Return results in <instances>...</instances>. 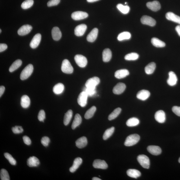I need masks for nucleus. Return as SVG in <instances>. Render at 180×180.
<instances>
[{"label": "nucleus", "mask_w": 180, "mask_h": 180, "mask_svg": "<svg viewBox=\"0 0 180 180\" xmlns=\"http://www.w3.org/2000/svg\"><path fill=\"white\" fill-rule=\"evenodd\" d=\"M41 36L40 34H37L35 35L31 41L30 46L32 49H34L38 47L41 42Z\"/></svg>", "instance_id": "obj_10"}, {"label": "nucleus", "mask_w": 180, "mask_h": 180, "mask_svg": "<svg viewBox=\"0 0 180 180\" xmlns=\"http://www.w3.org/2000/svg\"><path fill=\"white\" fill-rule=\"evenodd\" d=\"M156 68V64L154 62L151 63L145 68V71L148 74H151L154 72Z\"/></svg>", "instance_id": "obj_33"}, {"label": "nucleus", "mask_w": 180, "mask_h": 180, "mask_svg": "<svg viewBox=\"0 0 180 180\" xmlns=\"http://www.w3.org/2000/svg\"><path fill=\"white\" fill-rule=\"evenodd\" d=\"M33 66L32 64L28 65L26 66L22 71L20 78L21 80H25L27 79L31 75L33 71Z\"/></svg>", "instance_id": "obj_2"}, {"label": "nucleus", "mask_w": 180, "mask_h": 180, "mask_svg": "<svg viewBox=\"0 0 180 180\" xmlns=\"http://www.w3.org/2000/svg\"><path fill=\"white\" fill-rule=\"evenodd\" d=\"M64 89V85L60 83L55 85L53 89V91L55 94H60L63 93Z\"/></svg>", "instance_id": "obj_30"}, {"label": "nucleus", "mask_w": 180, "mask_h": 180, "mask_svg": "<svg viewBox=\"0 0 180 180\" xmlns=\"http://www.w3.org/2000/svg\"><path fill=\"white\" fill-rule=\"evenodd\" d=\"M83 90V91H85L87 93L88 96H91V97L95 95L96 93V88H90L85 87L84 88Z\"/></svg>", "instance_id": "obj_45"}, {"label": "nucleus", "mask_w": 180, "mask_h": 180, "mask_svg": "<svg viewBox=\"0 0 180 180\" xmlns=\"http://www.w3.org/2000/svg\"><path fill=\"white\" fill-rule=\"evenodd\" d=\"M140 139L139 136L137 134L129 135L127 137L125 140V146H130L134 145L139 141Z\"/></svg>", "instance_id": "obj_1"}, {"label": "nucleus", "mask_w": 180, "mask_h": 180, "mask_svg": "<svg viewBox=\"0 0 180 180\" xmlns=\"http://www.w3.org/2000/svg\"><path fill=\"white\" fill-rule=\"evenodd\" d=\"M82 162V160L80 157H77L74 159L73 165L69 169L70 172L73 173L76 172Z\"/></svg>", "instance_id": "obj_23"}, {"label": "nucleus", "mask_w": 180, "mask_h": 180, "mask_svg": "<svg viewBox=\"0 0 180 180\" xmlns=\"http://www.w3.org/2000/svg\"><path fill=\"white\" fill-rule=\"evenodd\" d=\"M0 177L2 180H10V177L8 171L4 169H2L0 172Z\"/></svg>", "instance_id": "obj_44"}, {"label": "nucleus", "mask_w": 180, "mask_h": 180, "mask_svg": "<svg viewBox=\"0 0 180 180\" xmlns=\"http://www.w3.org/2000/svg\"><path fill=\"white\" fill-rule=\"evenodd\" d=\"M45 118V111L43 110H41L39 111L38 116V118L39 121L41 122H44V120Z\"/></svg>", "instance_id": "obj_48"}, {"label": "nucleus", "mask_w": 180, "mask_h": 180, "mask_svg": "<svg viewBox=\"0 0 180 180\" xmlns=\"http://www.w3.org/2000/svg\"><path fill=\"white\" fill-rule=\"evenodd\" d=\"M112 57L111 50L109 49L104 50L102 53L103 60L104 62H108L111 60Z\"/></svg>", "instance_id": "obj_26"}, {"label": "nucleus", "mask_w": 180, "mask_h": 180, "mask_svg": "<svg viewBox=\"0 0 180 180\" xmlns=\"http://www.w3.org/2000/svg\"><path fill=\"white\" fill-rule=\"evenodd\" d=\"M73 115V112L71 110H69L65 114L63 122L65 126H67L69 123Z\"/></svg>", "instance_id": "obj_36"}, {"label": "nucleus", "mask_w": 180, "mask_h": 180, "mask_svg": "<svg viewBox=\"0 0 180 180\" xmlns=\"http://www.w3.org/2000/svg\"><path fill=\"white\" fill-rule=\"evenodd\" d=\"M175 30H176L178 34L180 36V25L176 26L175 27Z\"/></svg>", "instance_id": "obj_55"}, {"label": "nucleus", "mask_w": 180, "mask_h": 180, "mask_svg": "<svg viewBox=\"0 0 180 180\" xmlns=\"http://www.w3.org/2000/svg\"><path fill=\"white\" fill-rule=\"evenodd\" d=\"M166 17L168 20L179 23L180 25V17L175 14L174 13L170 12L167 13Z\"/></svg>", "instance_id": "obj_19"}, {"label": "nucleus", "mask_w": 180, "mask_h": 180, "mask_svg": "<svg viewBox=\"0 0 180 180\" xmlns=\"http://www.w3.org/2000/svg\"><path fill=\"white\" fill-rule=\"evenodd\" d=\"M8 46L4 43H1L0 44V52H3L7 49Z\"/></svg>", "instance_id": "obj_53"}, {"label": "nucleus", "mask_w": 180, "mask_h": 180, "mask_svg": "<svg viewBox=\"0 0 180 180\" xmlns=\"http://www.w3.org/2000/svg\"><path fill=\"white\" fill-rule=\"evenodd\" d=\"M93 166L96 168L106 169L108 168V165L106 162L100 159H96L93 162Z\"/></svg>", "instance_id": "obj_16"}, {"label": "nucleus", "mask_w": 180, "mask_h": 180, "mask_svg": "<svg viewBox=\"0 0 180 180\" xmlns=\"http://www.w3.org/2000/svg\"><path fill=\"white\" fill-rule=\"evenodd\" d=\"M139 123V121L138 118L132 117L129 118L126 122L127 126L129 127H133L137 126Z\"/></svg>", "instance_id": "obj_37"}, {"label": "nucleus", "mask_w": 180, "mask_h": 180, "mask_svg": "<svg viewBox=\"0 0 180 180\" xmlns=\"http://www.w3.org/2000/svg\"><path fill=\"white\" fill-rule=\"evenodd\" d=\"M172 111L175 115L180 117V107L177 106L173 107Z\"/></svg>", "instance_id": "obj_51"}, {"label": "nucleus", "mask_w": 180, "mask_h": 180, "mask_svg": "<svg viewBox=\"0 0 180 180\" xmlns=\"http://www.w3.org/2000/svg\"><path fill=\"white\" fill-rule=\"evenodd\" d=\"M23 139L24 143L27 145H30L31 144V140L27 136H24L23 137Z\"/></svg>", "instance_id": "obj_52"}, {"label": "nucleus", "mask_w": 180, "mask_h": 180, "mask_svg": "<svg viewBox=\"0 0 180 180\" xmlns=\"http://www.w3.org/2000/svg\"><path fill=\"white\" fill-rule=\"evenodd\" d=\"M1 30H0V33H1Z\"/></svg>", "instance_id": "obj_59"}, {"label": "nucleus", "mask_w": 180, "mask_h": 180, "mask_svg": "<svg viewBox=\"0 0 180 180\" xmlns=\"http://www.w3.org/2000/svg\"><path fill=\"white\" fill-rule=\"evenodd\" d=\"M115 129L114 127H112L105 131L103 136V139L106 140L110 137L113 134L115 131Z\"/></svg>", "instance_id": "obj_42"}, {"label": "nucleus", "mask_w": 180, "mask_h": 180, "mask_svg": "<svg viewBox=\"0 0 180 180\" xmlns=\"http://www.w3.org/2000/svg\"><path fill=\"white\" fill-rule=\"evenodd\" d=\"M87 29V26L85 24H81L76 26L74 30V34L76 36H80L84 34Z\"/></svg>", "instance_id": "obj_12"}, {"label": "nucleus", "mask_w": 180, "mask_h": 180, "mask_svg": "<svg viewBox=\"0 0 180 180\" xmlns=\"http://www.w3.org/2000/svg\"><path fill=\"white\" fill-rule=\"evenodd\" d=\"M71 16L74 20L78 21L87 18L88 16V14L86 12L77 11L72 13Z\"/></svg>", "instance_id": "obj_9"}, {"label": "nucleus", "mask_w": 180, "mask_h": 180, "mask_svg": "<svg viewBox=\"0 0 180 180\" xmlns=\"http://www.w3.org/2000/svg\"><path fill=\"white\" fill-rule=\"evenodd\" d=\"M32 29V26L28 25H23L19 28L17 33L19 36H25L29 34Z\"/></svg>", "instance_id": "obj_11"}, {"label": "nucleus", "mask_w": 180, "mask_h": 180, "mask_svg": "<svg viewBox=\"0 0 180 180\" xmlns=\"http://www.w3.org/2000/svg\"><path fill=\"white\" fill-rule=\"evenodd\" d=\"M5 87L3 86H1L0 87V97L4 93V91H5Z\"/></svg>", "instance_id": "obj_54"}, {"label": "nucleus", "mask_w": 180, "mask_h": 180, "mask_svg": "<svg viewBox=\"0 0 180 180\" xmlns=\"http://www.w3.org/2000/svg\"><path fill=\"white\" fill-rule=\"evenodd\" d=\"M151 43L153 46L157 47H163L166 46V43L164 41L157 38L151 39Z\"/></svg>", "instance_id": "obj_31"}, {"label": "nucleus", "mask_w": 180, "mask_h": 180, "mask_svg": "<svg viewBox=\"0 0 180 180\" xmlns=\"http://www.w3.org/2000/svg\"><path fill=\"white\" fill-rule=\"evenodd\" d=\"M121 111L122 109L120 108H117L114 110L113 112L109 115V120H111L115 119L120 115Z\"/></svg>", "instance_id": "obj_40"}, {"label": "nucleus", "mask_w": 180, "mask_h": 180, "mask_svg": "<svg viewBox=\"0 0 180 180\" xmlns=\"http://www.w3.org/2000/svg\"><path fill=\"white\" fill-rule=\"evenodd\" d=\"M92 180H101L102 179L98 178V177H94L92 179Z\"/></svg>", "instance_id": "obj_57"}, {"label": "nucleus", "mask_w": 180, "mask_h": 180, "mask_svg": "<svg viewBox=\"0 0 180 180\" xmlns=\"http://www.w3.org/2000/svg\"><path fill=\"white\" fill-rule=\"evenodd\" d=\"M137 159L140 165L143 168L146 169H148L150 168V159L147 156L144 155H140L138 156Z\"/></svg>", "instance_id": "obj_4"}, {"label": "nucleus", "mask_w": 180, "mask_h": 180, "mask_svg": "<svg viewBox=\"0 0 180 180\" xmlns=\"http://www.w3.org/2000/svg\"><path fill=\"white\" fill-rule=\"evenodd\" d=\"M30 98L27 95H24L21 99V104L22 107L23 108L26 109L29 107L30 105Z\"/></svg>", "instance_id": "obj_28"}, {"label": "nucleus", "mask_w": 180, "mask_h": 180, "mask_svg": "<svg viewBox=\"0 0 180 180\" xmlns=\"http://www.w3.org/2000/svg\"><path fill=\"white\" fill-rule=\"evenodd\" d=\"M147 150L149 153L153 155H157L161 154V150L159 146H148Z\"/></svg>", "instance_id": "obj_21"}, {"label": "nucleus", "mask_w": 180, "mask_h": 180, "mask_svg": "<svg viewBox=\"0 0 180 180\" xmlns=\"http://www.w3.org/2000/svg\"><path fill=\"white\" fill-rule=\"evenodd\" d=\"M139 57V55L135 52L131 53L126 55L124 58L127 60H137Z\"/></svg>", "instance_id": "obj_41"}, {"label": "nucleus", "mask_w": 180, "mask_h": 180, "mask_svg": "<svg viewBox=\"0 0 180 180\" xmlns=\"http://www.w3.org/2000/svg\"><path fill=\"white\" fill-rule=\"evenodd\" d=\"M150 93L148 90H142L137 93V97L138 99L142 100H145L150 96Z\"/></svg>", "instance_id": "obj_18"}, {"label": "nucleus", "mask_w": 180, "mask_h": 180, "mask_svg": "<svg viewBox=\"0 0 180 180\" xmlns=\"http://www.w3.org/2000/svg\"><path fill=\"white\" fill-rule=\"evenodd\" d=\"M127 174L129 177L137 179L140 176L141 173L139 170L135 169H129L127 171Z\"/></svg>", "instance_id": "obj_29"}, {"label": "nucleus", "mask_w": 180, "mask_h": 180, "mask_svg": "<svg viewBox=\"0 0 180 180\" xmlns=\"http://www.w3.org/2000/svg\"><path fill=\"white\" fill-rule=\"evenodd\" d=\"M22 64V61L21 60H15L10 67L9 69V71L11 72H14L20 67Z\"/></svg>", "instance_id": "obj_34"}, {"label": "nucleus", "mask_w": 180, "mask_h": 180, "mask_svg": "<svg viewBox=\"0 0 180 180\" xmlns=\"http://www.w3.org/2000/svg\"><path fill=\"white\" fill-rule=\"evenodd\" d=\"M146 6L149 9L153 12H157L160 10L161 5L157 1L149 2L146 3Z\"/></svg>", "instance_id": "obj_13"}, {"label": "nucleus", "mask_w": 180, "mask_h": 180, "mask_svg": "<svg viewBox=\"0 0 180 180\" xmlns=\"http://www.w3.org/2000/svg\"><path fill=\"white\" fill-rule=\"evenodd\" d=\"M179 163H180V157L179 158Z\"/></svg>", "instance_id": "obj_58"}, {"label": "nucleus", "mask_w": 180, "mask_h": 180, "mask_svg": "<svg viewBox=\"0 0 180 180\" xmlns=\"http://www.w3.org/2000/svg\"><path fill=\"white\" fill-rule=\"evenodd\" d=\"M98 30L97 28H94L87 37V40L89 42L93 43L95 41L97 38Z\"/></svg>", "instance_id": "obj_20"}, {"label": "nucleus", "mask_w": 180, "mask_h": 180, "mask_svg": "<svg viewBox=\"0 0 180 180\" xmlns=\"http://www.w3.org/2000/svg\"><path fill=\"white\" fill-rule=\"evenodd\" d=\"M99 1H100V0H87V1L89 2V3H93V2Z\"/></svg>", "instance_id": "obj_56"}, {"label": "nucleus", "mask_w": 180, "mask_h": 180, "mask_svg": "<svg viewBox=\"0 0 180 180\" xmlns=\"http://www.w3.org/2000/svg\"><path fill=\"white\" fill-rule=\"evenodd\" d=\"M34 3L33 0H26L22 3L21 7L23 9H27L31 7Z\"/></svg>", "instance_id": "obj_43"}, {"label": "nucleus", "mask_w": 180, "mask_h": 180, "mask_svg": "<svg viewBox=\"0 0 180 180\" xmlns=\"http://www.w3.org/2000/svg\"><path fill=\"white\" fill-rule=\"evenodd\" d=\"M96 111V107L95 106H93L91 107L85 113V119H89L93 117L94 113Z\"/></svg>", "instance_id": "obj_38"}, {"label": "nucleus", "mask_w": 180, "mask_h": 180, "mask_svg": "<svg viewBox=\"0 0 180 180\" xmlns=\"http://www.w3.org/2000/svg\"><path fill=\"white\" fill-rule=\"evenodd\" d=\"M141 22L144 25L151 26H155L156 23V22L155 19L147 15H144L142 16L141 19Z\"/></svg>", "instance_id": "obj_8"}, {"label": "nucleus", "mask_w": 180, "mask_h": 180, "mask_svg": "<svg viewBox=\"0 0 180 180\" xmlns=\"http://www.w3.org/2000/svg\"><path fill=\"white\" fill-rule=\"evenodd\" d=\"M100 80L97 77L95 76L90 78L87 80L85 84V86L90 88L95 89L96 86L99 84Z\"/></svg>", "instance_id": "obj_6"}, {"label": "nucleus", "mask_w": 180, "mask_h": 180, "mask_svg": "<svg viewBox=\"0 0 180 180\" xmlns=\"http://www.w3.org/2000/svg\"><path fill=\"white\" fill-rule=\"evenodd\" d=\"M117 8L118 10L124 14H128L130 10V8L128 6H124L121 4H117Z\"/></svg>", "instance_id": "obj_39"}, {"label": "nucleus", "mask_w": 180, "mask_h": 180, "mask_svg": "<svg viewBox=\"0 0 180 180\" xmlns=\"http://www.w3.org/2000/svg\"><path fill=\"white\" fill-rule=\"evenodd\" d=\"M131 35L130 32H125L121 33L118 35L117 39L121 41L124 40H128L131 38Z\"/></svg>", "instance_id": "obj_35"}, {"label": "nucleus", "mask_w": 180, "mask_h": 180, "mask_svg": "<svg viewBox=\"0 0 180 180\" xmlns=\"http://www.w3.org/2000/svg\"><path fill=\"white\" fill-rule=\"evenodd\" d=\"M12 130L13 133L15 134H19L22 133L23 131V129L21 126H16L13 127Z\"/></svg>", "instance_id": "obj_47"}, {"label": "nucleus", "mask_w": 180, "mask_h": 180, "mask_svg": "<svg viewBox=\"0 0 180 180\" xmlns=\"http://www.w3.org/2000/svg\"><path fill=\"white\" fill-rule=\"evenodd\" d=\"M129 72L128 70L122 69L116 71L115 73V76L117 79L123 78L129 75Z\"/></svg>", "instance_id": "obj_24"}, {"label": "nucleus", "mask_w": 180, "mask_h": 180, "mask_svg": "<svg viewBox=\"0 0 180 180\" xmlns=\"http://www.w3.org/2000/svg\"><path fill=\"white\" fill-rule=\"evenodd\" d=\"M169 78L167 80L168 84L171 86L177 84V76L174 72L171 71L169 72Z\"/></svg>", "instance_id": "obj_17"}, {"label": "nucleus", "mask_w": 180, "mask_h": 180, "mask_svg": "<svg viewBox=\"0 0 180 180\" xmlns=\"http://www.w3.org/2000/svg\"><path fill=\"white\" fill-rule=\"evenodd\" d=\"M52 34L53 39L56 41L60 40L62 36L60 30L59 28L57 27H55L52 28Z\"/></svg>", "instance_id": "obj_22"}, {"label": "nucleus", "mask_w": 180, "mask_h": 180, "mask_svg": "<svg viewBox=\"0 0 180 180\" xmlns=\"http://www.w3.org/2000/svg\"><path fill=\"white\" fill-rule=\"evenodd\" d=\"M4 155L12 165L14 166L16 165V161L13 157L9 153H4Z\"/></svg>", "instance_id": "obj_46"}, {"label": "nucleus", "mask_w": 180, "mask_h": 180, "mask_svg": "<svg viewBox=\"0 0 180 180\" xmlns=\"http://www.w3.org/2000/svg\"><path fill=\"white\" fill-rule=\"evenodd\" d=\"M40 162L39 160L35 157H30L27 160V165L30 167L38 166Z\"/></svg>", "instance_id": "obj_25"}, {"label": "nucleus", "mask_w": 180, "mask_h": 180, "mask_svg": "<svg viewBox=\"0 0 180 180\" xmlns=\"http://www.w3.org/2000/svg\"><path fill=\"white\" fill-rule=\"evenodd\" d=\"M76 145L78 148H82L87 145V138L83 137L79 138L76 142Z\"/></svg>", "instance_id": "obj_27"}, {"label": "nucleus", "mask_w": 180, "mask_h": 180, "mask_svg": "<svg viewBox=\"0 0 180 180\" xmlns=\"http://www.w3.org/2000/svg\"><path fill=\"white\" fill-rule=\"evenodd\" d=\"M50 141L49 138L47 137H44L42 138L41 143L44 146H47Z\"/></svg>", "instance_id": "obj_49"}, {"label": "nucleus", "mask_w": 180, "mask_h": 180, "mask_svg": "<svg viewBox=\"0 0 180 180\" xmlns=\"http://www.w3.org/2000/svg\"><path fill=\"white\" fill-rule=\"evenodd\" d=\"M61 69L63 73L66 74H71L73 73L74 71L73 67L69 61L67 59L63 61Z\"/></svg>", "instance_id": "obj_3"}, {"label": "nucleus", "mask_w": 180, "mask_h": 180, "mask_svg": "<svg viewBox=\"0 0 180 180\" xmlns=\"http://www.w3.org/2000/svg\"><path fill=\"white\" fill-rule=\"evenodd\" d=\"M88 95L85 91H83L80 93L78 98V102L81 107H84L87 104Z\"/></svg>", "instance_id": "obj_7"}, {"label": "nucleus", "mask_w": 180, "mask_h": 180, "mask_svg": "<svg viewBox=\"0 0 180 180\" xmlns=\"http://www.w3.org/2000/svg\"><path fill=\"white\" fill-rule=\"evenodd\" d=\"M126 85L124 83H118L114 87L113 89V93L117 95L122 94L126 89Z\"/></svg>", "instance_id": "obj_14"}, {"label": "nucleus", "mask_w": 180, "mask_h": 180, "mask_svg": "<svg viewBox=\"0 0 180 180\" xmlns=\"http://www.w3.org/2000/svg\"><path fill=\"white\" fill-rule=\"evenodd\" d=\"M74 60L77 64L81 67H85L87 63V59L85 56L82 55H76L74 57Z\"/></svg>", "instance_id": "obj_5"}, {"label": "nucleus", "mask_w": 180, "mask_h": 180, "mask_svg": "<svg viewBox=\"0 0 180 180\" xmlns=\"http://www.w3.org/2000/svg\"><path fill=\"white\" fill-rule=\"evenodd\" d=\"M82 122V118L81 116L78 114H76L74 117V120L72 124V129H75L76 127L80 126Z\"/></svg>", "instance_id": "obj_32"}, {"label": "nucleus", "mask_w": 180, "mask_h": 180, "mask_svg": "<svg viewBox=\"0 0 180 180\" xmlns=\"http://www.w3.org/2000/svg\"><path fill=\"white\" fill-rule=\"evenodd\" d=\"M155 118L157 121L160 123H163L166 120V114L162 110L158 111L155 113Z\"/></svg>", "instance_id": "obj_15"}, {"label": "nucleus", "mask_w": 180, "mask_h": 180, "mask_svg": "<svg viewBox=\"0 0 180 180\" xmlns=\"http://www.w3.org/2000/svg\"><path fill=\"white\" fill-rule=\"evenodd\" d=\"M60 0H50L48 2L47 5L49 7L56 6L60 3Z\"/></svg>", "instance_id": "obj_50"}]
</instances>
